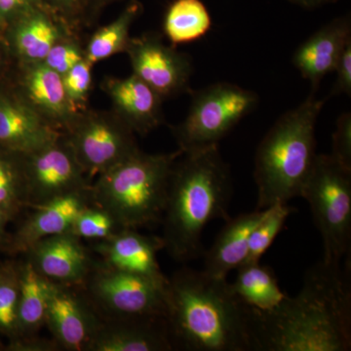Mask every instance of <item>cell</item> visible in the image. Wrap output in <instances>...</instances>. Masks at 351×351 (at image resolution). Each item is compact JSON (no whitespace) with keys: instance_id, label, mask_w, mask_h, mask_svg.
Listing matches in <instances>:
<instances>
[{"instance_id":"3","label":"cell","mask_w":351,"mask_h":351,"mask_svg":"<svg viewBox=\"0 0 351 351\" xmlns=\"http://www.w3.org/2000/svg\"><path fill=\"white\" fill-rule=\"evenodd\" d=\"M232 177L219 147L186 152L176 159L162 219L164 249L179 263L203 255L202 233L216 219L228 221Z\"/></svg>"},{"instance_id":"5","label":"cell","mask_w":351,"mask_h":351,"mask_svg":"<svg viewBox=\"0 0 351 351\" xmlns=\"http://www.w3.org/2000/svg\"><path fill=\"white\" fill-rule=\"evenodd\" d=\"M182 152L138 151L101 173L91 184L92 204L107 210L121 228L137 230L161 223L171 170Z\"/></svg>"},{"instance_id":"13","label":"cell","mask_w":351,"mask_h":351,"mask_svg":"<svg viewBox=\"0 0 351 351\" xmlns=\"http://www.w3.org/2000/svg\"><path fill=\"white\" fill-rule=\"evenodd\" d=\"M20 256L50 282L77 287L82 285L95 265L82 239L71 232L39 240Z\"/></svg>"},{"instance_id":"39","label":"cell","mask_w":351,"mask_h":351,"mask_svg":"<svg viewBox=\"0 0 351 351\" xmlns=\"http://www.w3.org/2000/svg\"><path fill=\"white\" fill-rule=\"evenodd\" d=\"M4 348H5V343H2L1 338H0V350H4Z\"/></svg>"},{"instance_id":"38","label":"cell","mask_w":351,"mask_h":351,"mask_svg":"<svg viewBox=\"0 0 351 351\" xmlns=\"http://www.w3.org/2000/svg\"><path fill=\"white\" fill-rule=\"evenodd\" d=\"M292 3L297 4V5L304 7V8H315L324 5V4L334 3L338 0H289Z\"/></svg>"},{"instance_id":"20","label":"cell","mask_w":351,"mask_h":351,"mask_svg":"<svg viewBox=\"0 0 351 351\" xmlns=\"http://www.w3.org/2000/svg\"><path fill=\"white\" fill-rule=\"evenodd\" d=\"M22 88L23 100L57 130H66L80 114L66 96L62 75L43 63L25 64Z\"/></svg>"},{"instance_id":"9","label":"cell","mask_w":351,"mask_h":351,"mask_svg":"<svg viewBox=\"0 0 351 351\" xmlns=\"http://www.w3.org/2000/svg\"><path fill=\"white\" fill-rule=\"evenodd\" d=\"M64 135L89 179L140 151L135 133L114 112L80 113Z\"/></svg>"},{"instance_id":"27","label":"cell","mask_w":351,"mask_h":351,"mask_svg":"<svg viewBox=\"0 0 351 351\" xmlns=\"http://www.w3.org/2000/svg\"><path fill=\"white\" fill-rule=\"evenodd\" d=\"M0 209L12 223L27 209L22 154L0 149Z\"/></svg>"},{"instance_id":"24","label":"cell","mask_w":351,"mask_h":351,"mask_svg":"<svg viewBox=\"0 0 351 351\" xmlns=\"http://www.w3.org/2000/svg\"><path fill=\"white\" fill-rule=\"evenodd\" d=\"M237 270V277L230 283V288L249 308L258 313H270L288 297L281 290L274 272L267 265L243 263Z\"/></svg>"},{"instance_id":"34","label":"cell","mask_w":351,"mask_h":351,"mask_svg":"<svg viewBox=\"0 0 351 351\" xmlns=\"http://www.w3.org/2000/svg\"><path fill=\"white\" fill-rule=\"evenodd\" d=\"M334 73H336V82L329 97L339 96L346 94L351 95V41L346 46L338 63L336 64Z\"/></svg>"},{"instance_id":"21","label":"cell","mask_w":351,"mask_h":351,"mask_svg":"<svg viewBox=\"0 0 351 351\" xmlns=\"http://www.w3.org/2000/svg\"><path fill=\"white\" fill-rule=\"evenodd\" d=\"M267 213V208L226 221L225 226L205 254L203 270L216 278L228 279L230 271L243 265L248 255L251 233Z\"/></svg>"},{"instance_id":"16","label":"cell","mask_w":351,"mask_h":351,"mask_svg":"<svg viewBox=\"0 0 351 351\" xmlns=\"http://www.w3.org/2000/svg\"><path fill=\"white\" fill-rule=\"evenodd\" d=\"M101 89L112 101L113 112L134 133L145 136L162 124L163 99L138 76H108L103 80Z\"/></svg>"},{"instance_id":"12","label":"cell","mask_w":351,"mask_h":351,"mask_svg":"<svg viewBox=\"0 0 351 351\" xmlns=\"http://www.w3.org/2000/svg\"><path fill=\"white\" fill-rule=\"evenodd\" d=\"M103 321L82 288L51 284L45 326L61 350L89 351Z\"/></svg>"},{"instance_id":"29","label":"cell","mask_w":351,"mask_h":351,"mask_svg":"<svg viewBox=\"0 0 351 351\" xmlns=\"http://www.w3.org/2000/svg\"><path fill=\"white\" fill-rule=\"evenodd\" d=\"M293 211L294 209L289 206L288 203H278L267 208L265 218L251 233L248 255L244 263H260L265 252L269 250L277 235L282 230Z\"/></svg>"},{"instance_id":"19","label":"cell","mask_w":351,"mask_h":351,"mask_svg":"<svg viewBox=\"0 0 351 351\" xmlns=\"http://www.w3.org/2000/svg\"><path fill=\"white\" fill-rule=\"evenodd\" d=\"M61 134L24 100L0 96V149L29 154Z\"/></svg>"},{"instance_id":"36","label":"cell","mask_w":351,"mask_h":351,"mask_svg":"<svg viewBox=\"0 0 351 351\" xmlns=\"http://www.w3.org/2000/svg\"><path fill=\"white\" fill-rule=\"evenodd\" d=\"M43 5L66 17L77 15L82 10L84 0H41Z\"/></svg>"},{"instance_id":"37","label":"cell","mask_w":351,"mask_h":351,"mask_svg":"<svg viewBox=\"0 0 351 351\" xmlns=\"http://www.w3.org/2000/svg\"><path fill=\"white\" fill-rule=\"evenodd\" d=\"M12 223L3 210L0 209V254L6 255L8 253L9 242H10V230L8 226Z\"/></svg>"},{"instance_id":"22","label":"cell","mask_w":351,"mask_h":351,"mask_svg":"<svg viewBox=\"0 0 351 351\" xmlns=\"http://www.w3.org/2000/svg\"><path fill=\"white\" fill-rule=\"evenodd\" d=\"M11 38L16 54L25 64L43 63L51 48L64 36L43 4H39L16 18Z\"/></svg>"},{"instance_id":"14","label":"cell","mask_w":351,"mask_h":351,"mask_svg":"<svg viewBox=\"0 0 351 351\" xmlns=\"http://www.w3.org/2000/svg\"><path fill=\"white\" fill-rule=\"evenodd\" d=\"M91 204L88 191L61 196L32 208V213L11 232L7 256L22 255L39 240L69 232L80 212Z\"/></svg>"},{"instance_id":"32","label":"cell","mask_w":351,"mask_h":351,"mask_svg":"<svg viewBox=\"0 0 351 351\" xmlns=\"http://www.w3.org/2000/svg\"><path fill=\"white\" fill-rule=\"evenodd\" d=\"M84 59V52L73 40L64 38L54 44L43 63L63 76L78 62Z\"/></svg>"},{"instance_id":"26","label":"cell","mask_w":351,"mask_h":351,"mask_svg":"<svg viewBox=\"0 0 351 351\" xmlns=\"http://www.w3.org/2000/svg\"><path fill=\"white\" fill-rule=\"evenodd\" d=\"M142 11L143 6L140 2H131L117 19L95 32L84 51V58L88 63L93 66L98 62L125 51L130 39L129 32L132 25Z\"/></svg>"},{"instance_id":"28","label":"cell","mask_w":351,"mask_h":351,"mask_svg":"<svg viewBox=\"0 0 351 351\" xmlns=\"http://www.w3.org/2000/svg\"><path fill=\"white\" fill-rule=\"evenodd\" d=\"M19 269L16 257L0 260V338L6 343L18 337Z\"/></svg>"},{"instance_id":"1","label":"cell","mask_w":351,"mask_h":351,"mask_svg":"<svg viewBox=\"0 0 351 351\" xmlns=\"http://www.w3.org/2000/svg\"><path fill=\"white\" fill-rule=\"evenodd\" d=\"M251 311L256 351L350 350V261L316 263L295 297L270 313Z\"/></svg>"},{"instance_id":"23","label":"cell","mask_w":351,"mask_h":351,"mask_svg":"<svg viewBox=\"0 0 351 351\" xmlns=\"http://www.w3.org/2000/svg\"><path fill=\"white\" fill-rule=\"evenodd\" d=\"M19 269L17 339L38 336L45 326L51 283L38 274L23 256H15ZM15 341V339H14Z\"/></svg>"},{"instance_id":"8","label":"cell","mask_w":351,"mask_h":351,"mask_svg":"<svg viewBox=\"0 0 351 351\" xmlns=\"http://www.w3.org/2000/svg\"><path fill=\"white\" fill-rule=\"evenodd\" d=\"M80 288L103 320L166 317V287L145 277L95 263Z\"/></svg>"},{"instance_id":"30","label":"cell","mask_w":351,"mask_h":351,"mask_svg":"<svg viewBox=\"0 0 351 351\" xmlns=\"http://www.w3.org/2000/svg\"><path fill=\"white\" fill-rule=\"evenodd\" d=\"M121 230L123 228H120L107 210L91 204L80 212L69 232L80 239L101 241L110 239Z\"/></svg>"},{"instance_id":"15","label":"cell","mask_w":351,"mask_h":351,"mask_svg":"<svg viewBox=\"0 0 351 351\" xmlns=\"http://www.w3.org/2000/svg\"><path fill=\"white\" fill-rule=\"evenodd\" d=\"M164 249L161 237H147L134 228H123L110 239L97 241L93 250L101 262L112 269L151 279L167 287L168 280L157 260Z\"/></svg>"},{"instance_id":"31","label":"cell","mask_w":351,"mask_h":351,"mask_svg":"<svg viewBox=\"0 0 351 351\" xmlns=\"http://www.w3.org/2000/svg\"><path fill=\"white\" fill-rule=\"evenodd\" d=\"M92 64L83 59L64 73L63 83L69 101L78 110L84 105L92 85Z\"/></svg>"},{"instance_id":"6","label":"cell","mask_w":351,"mask_h":351,"mask_svg":"<svg viewBox=\"0 0 351 351\" xmlns=\"http://www.w3.org/2000/svg\"><path fill=\"white\" fill-rule=\"evenodd\" d=\"M301 197L311 207L327 263H341L350 251L351 171L330 154H317Z\"/></svg>"},{"instance_id":"18","label":"cell","mask_w":351,"mask_h":351,"mask_svg":"<svg viewBox=\"0 0 351 351\" xmlns=\"http://www.w3.org/2000/svg\"><path fill=\"white\" fill-rule=\"evenodd\" d=\"M173 350L165 318L132 317L104 320L89 351Z\"/></svg>"},{"instance_id":"2","label":"cell","mask_w":351,"mask_h":351,"mask_svg":"<svg viewBox=\"0 0 351 351\" xmlns=\"http://www.w3.org/2000/svg\"><path fill=\"white\" fill-rule=\"evenodd\" d=\"M168 279L165 320L174 350L256 351L251 309L228 279L189 267Z\"/></svg>"},{"instance_id":"17","label":"cell","mask_w":351,"mask_h":351,"mask_svg":"<svg viewBox=\"0 0 351 351\" xmlns=\"http://www.w3.org/2000/svg\"><path fill=\"white\" fill-rule=\"evenodd\" d=\"M350 41V17L345 16L328 23L295 50L293 64L311 82L313 92L325 76L334 73L339 56Z\"/></svg>"},{"instance_id":"33","label":"cell","mask_w":351,"mask_h":351,"mask_svg":"<svg viewBox=\"0 0 351 351\" xmlns=\"http://www.w3.org/2000/svg\"><path fill=\"white\" fill-rule=\"evenodd\" d=\"M346 170L351 171V113L345 112L337 120L336 130L332 137L330 154Z\"/></svg>"},{"instance_id":"35","label":"cell","mask_w":351,"mask_h":351,"mask_svg":"<svg viewBox=\"0 0 351 351\" xmlns=\"http://www.w3.org/2000/svg\"><path fill=\"white\" fill-rule=\"evenodd\" d=\"M6 351H57L61 350L54 339L40 338L34 336L29 338L15 339L5 343Z\"/></svg>"},{"instance_id":"40","label":"cell","mask_w":351,"mask_h":351,"mask_svg":"<svg viewBox=\"0 0 351 351\" xmlns=\"http://www.w3.org/2000/svg\"><path fill=\"white\" fill-rule=\"evenodd\" d=\"M101 2H108V1H112V0H100Z\"/></svg>"},{"instance_id":"25","label":"cell","mask_w":351,"mask_h":351,"mask_svg":"<svg viewBox=\"0 0 351 351\" xmlns=\"http://www.w3.org/2000/svg\"><path fill=\"white\" fill-rule=\"evenodd\" d=\"M211 27V15L201 0H174L164 16L163 32L174 47L195 43Z\"/></svg>"},{"instance_id":"4","label":"cell","mask_w":351,"mask_h":351,"mask_svg":"<svg viewBox=\"0 0 351 351\" xmlns=\"http://www.w3.org/2000/svg\"><path fill=\"white\" fill-rule=\"evenodd\" d=\"M314 94L281 115L258 145L254 169L257 210L301 197L317 156L316 123L326 101Z\"/></svg>"},{"instance_id":"10","label":"cell","mask_w":351,"mask_h":351,"mask_svg":"<svg viewBox=\"0 0 351 351\" xmlns=\"http://www.w3.org/2000/svg\"><path fill=\"white\" fill-rule=\"evenodd\" d=\"M22 161L27 209L91 188L64 134L36 151L22 154Z\"/></svg>"},{"instance_id":"7","label":"cell","mask_w":351,"mask_h":351,"mask_svg":"<svg viewBox=\"0 0 351 351\" xmlns=\"http://www.w3.org/2000/svg\"><path fill=\"white\" fill-rule=\"evenodd\" d=\"M191 107L181 123L171 128L182 154L219 147V142L257 108L255 92L237 84L218 82L189 89Z\"/></svg>"},{"instance_id":"11","label":"cell","mask_w":351,"mask_h":351,"mask_svg":"<svg viewBox=\"0 0 351 351\" xmlns=\"http://www.w3.org/2000/svg\"><path fill=\"white\" fill-rule=\"evenodd\" d=\"M128 54L133 75L154 89L163 100L189 92L193 68L191 57L166 45L151 32L129 39Z\"/></svg>"}]
</instances>
